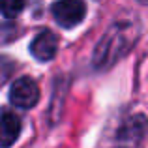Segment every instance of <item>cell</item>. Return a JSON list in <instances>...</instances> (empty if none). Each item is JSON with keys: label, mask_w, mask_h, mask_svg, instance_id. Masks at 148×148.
<instances>
[{"label": "cell", "mask_w": 148, "mask_h": 148, "mask_svg": "<svg viewBox=\"0 0 148 148\" xmlns=\"http://www.w3.org/2000/svg\"><path fill=\"white\" fill-rule=\"evenodd\" d=\"M130 25L127 23H118L114 25L109 32H105V36L101 38V41L96 47L94 53V64L98 68H105L111 66L130 49L131 40H130Z\"/></svg>", "instance_id": "obj_1"}, {"label": "cell", "mask_w": 148, "mask_h": 148, "mask_svg": "<svg viewBox=\"0 0 148 148\" xmlns=\"http://www.w3.org/2000/svg\"><path fill=\"white\" fill-rule=\"evenodd\" d=\"M53 15L62 28H73L84 19L86 4L83 0H58L53 4Z\"/></svg>", "instance_id": "obj_2"}, {"label": "cell", "mask_w": 148, "mask_h": 148, "mask_svg": "<svg viewBox=\"0 0 148 148\" xmlns=\"http://www.w3.org/2000/svg\"><path fill=\"white\" fill-rule=\"evenodd\" d=\"M10 101L19 109H32L40 101V86L30 77L17 79L10 88Z\"/></svg>", "instance_id": "obj_3"}, {"label": "cell", "mask_w": 148, "mask_h": 148, "mask_svg": "<svg viewBox=\"0 0 148 148\" xmlns=\"http://www.w3.org/2000/svg\"><path fill=\"white\" fill-rule=\"evenodd\" d=\"M56 51H58V38H56V34H53L51 30L40 32L34 38V41L30 43V53L40 62H47L51 58H54Z\"/></svg>", "instance_id": "obj_4"}, {"label": "cell", "mask_w": 148, "mask_h": 148, "mask_svg": "<svg viewBox=\"0 0 148 148\" xmlns=\"http://www.w3.org/2000/svg\"><path fill=\"white\" fill-rule=\"evenodd\" d=\"M21 133V120L17 114L6 111L0 116V148H10Z\"/></svg>", "instance_id": "obj_5"}, {"label": "cell", "mask_w": 148, "mask_h": 148, "mask_svg": "<svg viewBox=\"0 0 148 148\" xmlns=\"http://www.w3.org/2000/svg\"><path fill=\"white\" fill-rule=\"evenodd\" d=\"M145 131H146V118L143 114H135L122 124L118 131V139L120 141H137L145 135Z\"/></svg>", "instance_id": "obj_6"}, {"label": "cell", "mask_w": 148, "mask_h": 148, "mask_svg": "<svg viewBox=\"0 0 148 148\" xmlns=\"http://www.w3.org/2000/svg\"><path fill=\"white\" fill-rule=\"evenodd\" d=\"M25 8V0H0V13L8 19L17 17Z\"/></svg>", "instance_id": "obj_7"}, {"label": "cell", "mask_w": 148, "mask_h": 148, "mask_svg": "<svg viewBox=\"0 0 148 148\" xmlns=\"http://www.w3.org/2000/svg\"><path fill=\"white\" fill-rule=\"evenodd\" d=\"M13 71H15L13 60L8 56H0V86L4 83H8V79L13 75Z\"/></svg>", "instance_id": "obj_8"}]
</instances>
